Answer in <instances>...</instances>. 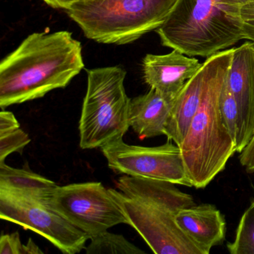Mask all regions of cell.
I'll use <instances>...</instances> for the list:
<instances>
[{"label": "cell", "mask_w": 254, "mask_h": 254, "mask_svg": "<svg viewBox=\"0 0 254 254\" xmlns=\"http://www.w3.org/2000/svg\"><path fill=\"white\" fill-rule=\"evenodd\" d=\"M44 254L39 247L34 242L32 239H29L27 243L24 245V254Z\"/></svg>", "instance_id": "cb8c5ba5"}, {"label": "cell", "mask_w": 254, "mask_h": 254, "mask_svg": "<svg viewBox=\"0 0 254 254\" xmlns=\"http://www.w3.org/2000/svg\"><path fill=\"white\" fill-rule=\"evenodd\" d=\"M176 97L150 89L145 94L133 98L130 101V127L142 139L164 135Z\"/></svg>", "instance_id": "4fadbf2b"}, {"label": "cell", "mask_w": 254, "mask_h": 254, "mask_svg": "<svg viewBox=\"0 0 254 254\" xmlns=\"http://www.w3.org/2000/svg\"><path fill=\"white\" fill-rule=\"evenodd\" d=\"M201 66L197 59L176 50L166 55L148 54L142 61L143 78L150 88L173 96L179 94Z\"/></svg>", "instance_id": "8fae6325"}, {"label": "cell", "mask_w": 254, "mask_h": 254, "mask_svg": "<svg viewBox=\"0 0 254 254\" xmlns=\"http://www.w3.org/2000/svg\"><path fill=\"white\" fill-rule=\"evenodd\" d=\"M239 157L241 165L247 172H254V117L251 139L243 151L239 153Z\"/></svg>", "instance_id": "44dd1931"}, {"label": "cell", "mask_w": 254, "mask_h": 254, "mask_svg": "<svg viewBox=\"0 0 254 254\" xmlns=\"http://www.w3.org/2000/svg\"><path fill=\"white\" fill-rule=\"evenodd\" d=\"M234 48L207 58V75L201 102L179 145L191 187L203 189L225 169L236 152L231 136L224 127L219 99L231 64Z\"/></svg>", "instance_id": "3957f363"}, {"label": "cell", "mask_w": 254, "mask_h": 254, "mask_svg": "<svg viewBox=\"0 0 254 254\" xmlns=\"http://www.w3.org/2000/svg\"><path fill=\"white\" fill-rule=\"evenodd\" d=\"M227 248L230 254H254V200L241 217L234 240Z\"/></svg>", "instance_id": "2e32d148"}, {"label": "cell", "mask_w": 254, "mask_h": 254, "mask_svg": "<svg viewBox=\"0 0 254 254\" xmlns=\"http://www.w3.org/2000/svg\"><path fill=\"white\" fill-rule=\"evenodd\" d=\"M84 67L81 43L71 32L32 34L0 64V107L65 88Z\"/></svg>", "instance_id": "6da1fadb"}, {"label": "cell", "mask_w": 254, "mask_h": 254, "mask_svg": "<svg viewBox=\"0 0 254 254\" xmlns=\"http://www.w3.org/2000/svg\"><path fill=\"white\" fill-rule=\"evenodd\" d=\"M227 82L239 107L240 127L236 144L241 153L252 134L254 117V43L246 42L234 48Z\"/></svg>", "instance_id": "30bf717a"}, {"label": "cell", "mask_w": 254, "mask_h": 254, "mask_svg": "<svg viewBox=\"0 0 254 254\" xmlns=\"http://www.w3.org/2000/svg\"><path fill=\"white\" fill-rule=\"evenodd\" d=\"M127 72L120 66L87 70V87L79 121L80 147L102 148L123 139L130 128L131 99L125 87Z\"/></svg>", "instance_id": "8992f818"}, {"label": "cell", "mask_w": 254, "mask_h": 254, "mask_svg": "<svg viewBox=\"0 0 254 254\" xmlns=\"http://www.w3.org/2000/svg\"><path fill=\"white\" fill-rule=\"evenodd\" d=\"M237 0H177L156 30L162 45L209 58L245 39Z\"/></svg>", "instance_id": "277c9868"}, {"label": "cell", "mask_w": 254, "mask_h": 254, "mask_svg": "<svg viewBox=\"0 0 254 254\" xmlns=\"http://www.w3.org/2000/svg\"><path fill=\"white\" fill-rule=\"evenodd\" d=\"M31 142L29 135L20 127L0 131V163L14 152H22Z\"/></svg>", "instance_id": "ac0fdd59"}, {"label": "cell", "mask_w": 254, "mask_h": 254, "mask_svg": "<svg viewBox=\"0 0 254 254\" xmlns=\"http://www.w3.org/2000/svg\"><path fill=\"white\" fill-rule=\"evenodd\" d=\"M90 244L85 248L87 254H142L144 251L127 241L122 235L108 230L90 238Z\"/></svg>", "instance_id": "9a60e30c"}, {"label": "cell", "mask_w": 254, "mask_h": 254, "mask_svg": "<svg viewBox=\"0 0 254 254\" xmlns=\"http://www.w3.org/2000/svg\"><path fill=\"white\" fill-rule=\"evenodd\" d=\"M177 0H78L66 13L86 38L100 44L125 45L156 31Z\"/></svg>", "instance_id": "5b68a950"}, {"label": "cell", "mask_w": 254, "mask_h": 254, "mask_svg": "<svg viewBox=\"0 0 254 254\" xmlns=\"http://www.w3.org/2000/svg\"><path fill=\"white\" fill-rule=\"evenodd\" d=\"M110 189L129 225L157 254H205L178 226L176 215L195 204L191 194L166 181L122 177Z\"/></svg>", "instance_id": "7a4b0ae2"}, {"label": "cell", "mask_w": 254, "mask_h": 254, "mask_svg": "<svg viewBox=\"0 0 254 254\" xmlns=\"http://www.w3.org/2000/svg\"><path fill=\"white\" fill-rule=\"evenodd\" d=\"M237 1L238 2H239V5H241V7L246 5V4L252 3V2H254V0H237Z\"/></svg>", "instance_id": "d4e9b609"}, {"label": "cell", "mask_w": 254, "mask_h": 254, "mask_svg": "<svg viewBox=\"0 0 254 254\" xmlns=\"http://www.w3.org/2000/svg\"><path fill=\"white\" fill-rule=\"evenodd\" d=\"M0 254H24V245L21 243L18 232L2 235L0 239Z\"/></svg>", "instance_id": "d6986e66"}, {"label": "cell", "mask_w": 254, "mask_h": 254, "mask_svg": "<svg viewBox=\"0 0 254 254\" xmlns=\"http://www.w3.org/2000/svg\"><path fill=\"white\" fill-rule=\"evenodd\" d=\"M20 127L14 114L9 111H2L0 113V131Z\"/></svg>", "instance_id": "7402d4cb"}, {"label": "cell", "mask_w": 254, "mask_h": 254, "mask_svg": "<svg viewBox=\"0 0 254 254\" xmlns=\"http://www.w3.org/2000/svg\"><path fill=\"white\" fill-rule=\"evenodd\" d=\"M53 207L89 239L120 224H128L110 189L102 183H78L59 187L51 199Z\"/></svg>", "instance_id": "ba28073f"}, {"label": "cell", "mask_w": 254, "mask_h": 254, "mask_svg": "<svg viewBox=\"0 0 254 254\" xmlns=\"http://www.w3.org/2000/svg\"><path fill=\"white\" fill-rule=\"evenodd\" d=\"M207 75V64H202L198 72L186 83L177 96L165 127L164 135L179 146L185 137L191 120L197 113Z\"/></svg>", "instance_id": "5bb4252c"}, {"label": "cell", "mask_w": 254, "mask_h": 254, "mask_svg": "<svg viewBox=\"0 0 254 254\" xmlns=\"http://www.w3.org/2000/svg\"><path fill=\"white\" fill-rule=\"evenodd\" d=\"M56 188L31 191L0 189V218L38 233L63 254H78L90 239L53 207Z\"/></svg>", "instance_id": "52a82bcc"}, {"label": "cell", "mask_w": 254, "mask_h": 254, "mask_svg": "<svg viewBox=\"0 0 254 254\" xmlns=\"http://www.w3.org/2000/svg\"><path fill=\"white\" fill-rule=\"evenodd\" d=\"M176 222L205 254L225 239V218L214 205L204 203L184 208L177 214Z\"/></svg>", "instance_id": "7c38bea8"}, {"label": "cell", "mask_w": 254, "mask_h": 254, "mask_svg": "<svg viewBox=\"0 0 254 254\" xmlns=\"http://www.w3.org/2000/svg\"><path fill=\"white\" fill-rule=\"evenodd\" d=\"M245 39L254 42V2L246 4L241 8Z\"/></svg>", "instance_id": "ffe728a7"}, {"label": "cell", "mask_w": 254, "mask_h": 254, "mask_svg": "<svg viewBox=\"0 0 254 254\" xmlns=\"http://www.w3.org/2000/svg\"><path fill=\"white\" fill-rule=\"evenodd\" d=\"M116 173L191 187L181 148L167 142L155 147L128 145L123 139L101 148Z\"/></svg>", "instance_id": "9c48e42d"}, {"label": "cell", "mask_w": 254, "mask_h": 254, "mask_svg": "<svg viewBox=\"0 0 254 254\" xmlns=\"http://www.w3.org/2000/svg\"><path fill=\"white\" fill-rule=\"evenodd\" d=\"M44 1L52 8H62L66 11L74 3L78 2V0H44Z\"/></svg>", "instance_id": "603a6c76"}, {"label": "cell", "mask_w": 254, "mask_h": 254, "mask_svg": "<svg viewBox=\"0 0 254 254\" xmlns=\"http://www.w3.org/2000/svg\"><path fill=\"white\" fill-rule=\"evenodd\" d=\"M219 108L224 127L236 146L240 127V115L237 102L227 84V78L220 96Z\"/></svg>", "instance_id": "e0dca14e"}]
</instances>
